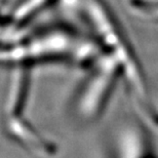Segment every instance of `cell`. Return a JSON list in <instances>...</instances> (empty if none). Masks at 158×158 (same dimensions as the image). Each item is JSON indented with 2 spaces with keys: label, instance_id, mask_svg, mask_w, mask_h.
<instances>
[{
  "label": "cell",
  "instance_id": "cell-1",
  "mask_svg": "<svg viewBox=\"0 0 158 158\" xmlns=\"http://www.w3.org/2000/svg\"><path fill=\"white\" fill-rule=\"evenodd\" d=\"M135 9L140 11V14L145 15L147 14L150 15L151 17H158V4H154V3H147L145 1H138L135 3Z\"/></svg>",
  "mask_w": 158,
  "mask_h": 158
}]
</instances>
